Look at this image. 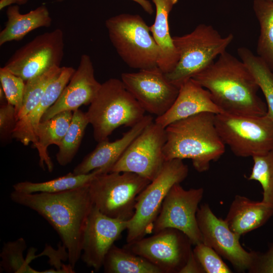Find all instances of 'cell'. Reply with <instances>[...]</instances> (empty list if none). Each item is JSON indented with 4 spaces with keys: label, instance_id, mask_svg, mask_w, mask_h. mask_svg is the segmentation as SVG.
Instances as JSON below:
<instances>
[{
    "label": "cell",
    "instance_id": "6da1fadb",
    "mask_svg": "<svg viewBox=\"0 0 273 273\" xmlns=\"http://www.w3.org/2000/svg\"><path fill=\"white\" fill-rule=\"evenodd\" d=\"M88 186L54 193L27 194L16 191L10 195L15 203L43 217L59 236L74 269L81 258L83 231L94 206Z\"/></svg>",
    "mask_w": 273,
    "mask_h": 273
},
{
    "label": "cell",
    "instance_id": "7a4b0ae2",
    "mask_svg": "<svg viewBox=\"0 0 273 273\" xmlns=\"http://www.w3.org/2000/svg\"><path fill=\"white\" fill-rule=\"evenodd\" d=\"M192 79L208 90L223 113L249 116L267 113L251 72L241 59L226 51Z\"/></svg>",
    "mask_w": 273,
    "mask_h": 273
},
{
    "label": "cell",
    "instance_id": "3957f363",
    "mask_svg": "<svg viewBox=\"0 0 273 273\" xmlns=\"http://www.w3.org/2000/svg\"><path fill=\"white\" fill-rule=\"evenodd\" d=\"M215 115L200 113L166 126L165 160L190 159L197 171L208 170L210 162L218 160L225 149L215 126Z\"/></svg>",
    "mask_w": 273,
    "mask_h": 273
},
{
    "label": "cell",
    "instance_id": "277c9868",
    "mask_svg": "<svg viewBox=\"0 0 273 273\" xmlns=\"http://www.w3.org/2000/svg\"><path fill=\"white\" fill-rule=\"evenodd\" d=\"M145 112L121 80L110 78L101 84L85 114L93 126L95 140L100 142L120 126H133L144 118Z\"/></svg>",
    "mask_w": 273,
    "mask_h": 273
},
{
    "label": "cell",
    "instance_id": "5b68a950",
    "mask_svg": "<svg viewBox=\"0 0 273 273\" xmlns=\"http://www.w3.org/2000/svg\"><path fill=\"white\" fill-rule=\"evenodd\" d=\"M172 39L179 59L173 70L165 75L179 88L226 51L234 35L230 33L222 37L211 25L200 24L191 33Z\"/></svg>",
    "mask_w": 273,
    "mask_h": 273
},
{
    "label": "cell",
    "instance_id": "8992f818",
    "mask_svg": "<svg viewBox=\"0 0 273 273\" xmlns=\"http://www.w3.org/2000/svg\"><path fill=\"white\" fill-rule=\"evenodd\" d=\"M109 39L122 60L139 70L158 66L160 49L139 15L121 14L105 22Z\"/></svg>",
    "mask_w": 273,
    "mask_h": 273
},
{
    "label": "cell",
    "instance_id": "52a82bcc",
    "mask_svg": "<svg viewBox=\"0 0 273 273\" xmlns=\"http://www.w3.org/2000/svg\"><path fill=\"white\" fill-rule=\"evenodd\" d=\"M188 166L183 160L173 159L165 162L158 175L136 198L133 216L127 221L126 243L141 239L153 233L154 222L170 189L187 177Z\"/></svg>",
    "mask_w": 273,
    "mask_h": 273
},
{
    "label": "cell",
    "instance_id": "ba28073f",
    "mask_svg": "<svg viewBox=\"0 0 273 273\" xmlns=\"http://www.w3.org/2000/svg\"><path fill=\"white\" fill-rule=\"evenodd\" d=\"M217 131L224 145L237 156L254 157L273 150V120L263 116L215 115Z\"/></svg>",
    "mask_w": 273,
    "mask_h": 273
},
{
    "label": "cell",
    "instance_id": "9c48e42d",
    "mask_svg": "<svg viewBox=\"0 0 273 273\" xmlns=\"http://www.w3.org/2000/svg\"><path fill=\"white\" fill-rule=\"evenodd\" d=\"M130 172H109L97 176L88 186L94 206L113 218L128 221L135 211L136 198L151 182Z\"/></svg>",
    "mask_w": 273,
    "mask_h": 273
},
{
    "label": "cell",
    "instance_id": "30bf717a",
    "mask_svg": "<svg viewBox=\"0 0 273 273\" xmlns=\"http://www.w3.org/2000/svg\"><path fill=\"white\" fill-rule=\"evenodd\" d=\"M192 245L182 232L166 228L149 237L126 243L123 247L146 259L162 273H180L193 251Z\"/></svg>",
    "mask_w": 273,
    "mask_h": 273
},
{
    "label": "cell",
    "instance_id": "8fae6325",
    "mask_svg": "<svg viewBox=\"0 0 273 273\" xmlns=\"http://www.w3.org/2000/svg\"><path fill=\"white\" fill-rule=\"evenodd\" d=\"M60 28L38 35L15 51L4 66L25 82L54 67H60L64 54Z\"/></svg>",
    "mask_w": 273,
    "mask_h": 273
},
{
    "label": "cell",
    "instance_id": "7c38bea8",
    "mask_svg": "<svg viewBox=\"0 0 273 273\" xmlns=\"http://www.w3.org/2000/svg\"><path fill=\"white\" fill-rule=\"evenodd\" d=\"M166 141L165 128L152 122L131 143L110 172H130L153 180L166 161Z\"/></svg>",
    "mask_w": 273,
    "mask_h": 273
},
{
    "label": "cell",
    "instance_id": "4fadbf2b",
    "mask_svg": "<svg viewBox=\"0 0 273 273\" xmlns=\"http://www.w3.org/2000/svg\"><path fill=\"white\" fill-rule=\"evenodd\" d=\"M203 194L202 188L186 190L180 184L173 185L163 202L153 225V234L173 228L185 234L193 245L202 243L196 214Z\"/></svg>",
    "mask_w": 273,
    "mask_h": 273
},
{
    "label": "cell",
    "instance_id": "5bb4252c",
    "mask_svg": "<svg viewBox=\"0 0 273 273\" xmlns=\"http://www.w3.org/2000/svg\"><path fill=\"white\" fill-rule=\"evenodd\" d=\"M196 218L203 243L228 260L238 271L250 269L258 252L244 249L240 236L231 230L224 219L217 217L207 203L199 207Z\"/></svg>",
    "mask_w": 273,
    "mask_h": 273
},
{
    "label": "cell",
    "instance_id": "9a60e30c",
    "mask_svg": "<svg viewBox=\"0 0 273 273\" xmlns=\"http://www.w3.org/2000/svg\"><path fill=\"white\" fill-rule=\"evenodd\" d=\"M121 80L145 111L157 117L169 110L179 89L167 79L158 66L136 72L123 73Z\"/></svg>",
    "mask_w": 273,
    "mask_h": 273
},
{
    "label": "cell",
    "instance_id": "2e32d148",
    "mask_svg": "<svg viewBox=\"0 0 273 273\" xmlns=\"http://www.w3.org/2000/svg\"><path fill=\"white\" fill-rule=\"evenodd\" d=\"M126 220L113 218L93 206L83 231L81 258L88 267L99 270L105 257L122 233L126 230Z\"/></svg>",
    "mask_w": 273,
    "mask_h": 273
},
{
    "label": "cell",
    "instance_id": "e0dca14e",
    "mask_svg": "<svg viewBox=\"0 0 273 273\" xmlns=\"http://www.w3.org/2000/svg\"><path fill=\"white\" fill-rule=\"evenodd\" d=\"M101 84L95 77L90 57L83 54L79 65L56 102L43 115L46 120L66 111H74L82 105H90L96 97Z\"/></svg>",
    "mask_w": 273,
    "mask_h": 273
},
{
    "label": "cell",
    "instance_id": "ac0fdd59",
    "mask_svg": "<svg viewBox=\"0 0 273 273\" xmlns=\"http://www.w3.org/2000/svg\"><path fill=\"white\" fill-rule=\"evenodd\" d=\"M203 112L223 113L214 102L210 93L193 79L184 83L169 110L157 117L155 122L165 128L177 120Z\"/></svg>",
    "mask_w": 273,
    "mask_h": 273
},
{
    "label": "cell",
    "instance_id": "d6986e66",
    "mask_svg": "<svg viewBox=\"0 0 273 273\" xmlns=\"http://www.w3.org/2000/svg\"><path fill=\"white\" fill-rule=\"evenodd\" d=\"M151 115H145L137 124L113 142L108 139L98 142L95 149L86 156L73 169L75 174L88 173L96 169L103 168L110 172L112 166L122 156L134 139L153 121Z\"/></svg>",
    "mask_w": 273,
    "mask_h": 273
},
{
    "label": "cell",
    "instance_id": "ffe728a7",
    "mask_svg": "<svg viewBox=\"0 0 273 273\" xmlns=\"http://www.w3.org/2000/svg\"><path fill=\"white\" fill-rule=\"evenodd\" d=\"M75 69L72 67H62L60 73L48 85L37 106L27 115L17 121L12 138L28 145L36 143L35 129L47 110L60 96L69 82Z\"/></svg>",
    "mask_w": 273,
    "mask_h": 273
},
{
    "label": "cell",
    "instance_id": "44dd1931",
    "mask_svg": "<svg viewBox=\"0 0 273 273\" xmlns=\"http://www.w3.org/2000/svg\"><path fill=\"white\" fill-rule=\"evenodd\" d=\"M272 215V207L237 195L224 220L231 230L241 236L262 226Z\"/></svg>",
    "mask_w": 273,
    "mask_h": 273
},
{
    "label": "cell",
    "instance_id": "7402d4cb",
    "mask_svg": "<svg viewBox=\"0 0 273 273\" xmlns=\"http://www.w3.org/2000/svg\"><path fill=\"white\" fill-rule=\"evenodd\" d=\"M156 7L154 23L149 29L160 49L158 66L164 73L173 70L179 56L169 31L168 16L178 0H152Z\"/></svg>",
    "mask_w": 273,
    "mask_h": 273
},
{
    "label": "cell",
    "instance_id": "603a6c76",
    "mask_svg": "<svg viewBox=\"0 0 273 273\" xmlns=\"http://www.w3.org/2000/svg\"><path fill=\"white\" fill-rule=\"evenodd\" d=\"M7 21L0 32V46L22 40L30 32L40 27H49L52 22L49 10L41 5L26 14H21L18 5L9 6L6 11Z\"/></svg>",
    "mask_w": 273,
    "mask_h": 273
},
{
    "label": "cell",
    "instance_id": "cb8c5ba5",
    "mask_svg": "<svg viewBox=\"0 0 273 273\" xmlns=\"http://www.w3.org/2000/svg\"><path fill=\"white\" fill-rule=\"evenodd\" d=\"M73 111L60 112L49 119L40 121L35 129L36 143L33 145L39 157V165L52 172L53 163L49 155L48 148L51 145L58 146L66 134L71 123Z\"/></svg>",
    "mask_w": 273,
    "mask_h": 273
},
{
    "label": "cell",
    "instance_id": "d4e9b609",
    "mask_svg": "<svg viewBox=\"0 0 273 273\" xmlns=\"http://www.w3.org/2000/svg\"><path fill=\"white\" fill-rule=\"evenodd\" d=\"M106 172H108L103 168L97 169L83 174L70 172L65 175L43 182H19L13 185V187L16 191L27 194L59 193L88 186L97 176Z\"/></svg>",
    "mask_w": 273,
    "mask_h": 273
},
{
    "label": "cell",
    "instance_id": "484cf974",
    "mask_svg": "<svg viewBox=\"0 0 273 273\" xmlns=\"http://www.w3.org/2000/svg\"><path fill=\"white\" fill-rule=\"evenodd\" d=\"M103 267L106 273H162L146 259L114 244L107 252Z\"/></svg>",
    "mask_w": 273,
    "mask_h": 273
},
{
    "label": "cell",
    "instance_id": "4316f807",
    "mask_svg": "<svg viewBox=\"0 0 273 273\" xmlns=\"http://www.w3.org/2000/svg\"><path fill=\"white\" fill-rule=\"evenodd\" d=\"M253 8L260 30L257 54L273 71V1L254 0Z\"/></svg>",
    "mask_w": 273,
    "mask_h": 273
},
{
    "label": "cell",
    "instance_id": "83f0119b",
    "mask_svg": "<svg viewBox=\"0 0 273 273\" xmlns=\"http://www.w3.org/2000/svg\"><path fill=\"white\" fill-rule=\"evenodd\" d=\"M237 52L263 94L266 102V114L273 120V71L249 49L242 47L238 49Z\"/></svg>",
    "mask_w": 273,
    "mask_h": 273
},
{
    "label": "cell",
    "instance_id": "f1b7e54d",
    "mask_svg": "<svg viewBox=\"0 0 273 273\" xmlns=\"http://www.w3.org/2000/svg\"><path fill=\"white\" fill-rule=\"evenodd\" d=\"M88 124L85 113L79 109L73 111L69 128L58 146L59 150L56 154V159L61 166L68 165L73 159Z\"/></svg>",
    "mask_w": 273,
    "mask_h": 273
},
{
    "label": "cell",
    "instance_id": "f546056e",
    "mask_svg": "<svg viewBox=\"0 0 273 273\" xmlns=\"http://www.w3.org/2000/svg\"><path fill=\"white\" fill-rule=\"evenodd\" d=\"M62 67H54L25 82L21 109L17 121L27 115L38 104L49 83L60 73Z\"/></svg>",
    "mask_w": 273,
    "mask_h": 273
},
{
    "label": "cell",
    "instance_id": "4dcf8cb0",
    "mask_svg": "<svg viewBox=\"0 0 273 273\" xmlns=\"http://www.w3.org/2000/svg\"><path fill=\"white\" fill-rule=\"evenodd\" d=\"M27 247L25 240L20 238L15 241L4 244L0 256L1 267L8 272H41L31 268L28 263L35 258L32 250L25 260L23 254Z\"/></svg>",
    "mask_w": 273,
    "mask_h": 273
},
{
    "label": "cell",
    "instance_id": "1f68e13d",
    "mask_svg": "<svg viewBox=\"0 0 273 273\" xmlns=\"http://www.w3.org/2000/svg\"><path fill=\"white\" fill-rule=\"evenodd\" d=\"M252 158L253 165L248 179L258 181L261 184L262 201L273 207V150Z\"/></svg>",
    "mask_w": 273,
    "mask_h": 273
},
{
    "label": "cell",
    "instance_id": "d6a6232c",
    "mask_svg": "<svg viewBox=\"0 0 273 273\" xmlns=\"http://www.w3.org/2000/svg\"><path fill=\"white\" fill-rule=\"evenodd\" d=\"M0 81L7 101L14 107L17 115L22 106L26 82L5 67L0 68Z\"/></svg>",
    "mask_w": 273,
    "mask_h": 273
},
{
    "label": "cell",
    "instance_id": "836d02e7",
    "mask_svg": "<svg viewBox=\"0 0 273 273\" xmlns=\"http://www.w3.org/2000/svg\"><path fill=\"white\" fill-rule=\"evenodd\" d=\"M193 251L204 272H232L220 255L213 249L203 242L196 245Z\"/></svg>",
    "mask_w": 273,
    "mask_h": 273
},
{
    "label": "cell",
    "instance_id": "e575fe53",
    "mask_svg": "<svg viewBox=\"0 0 273 273\" xmlns=\"http://www.w3.org/2000/svg\"><path fill=\"white\" fill-rule=\"evenodd\" d=\"M16 110L13 106L8 102L1 104L0 108V133L1 139L12 136L16 126Z\"/></svg>",
    "mask_w": 273,
    "mask_h": 273
},
{
    "label": "cell",
    "instance_id": "d590c367",
    "mask_svg": "<svg viewBox=\"0 0 273 273\" xmlns=\"http://www.w3.org/2000/svg\"><path fill=\"white\" fill-rule=\"evenodd\" d=\"M248 271L251 273H273V243L266 252H258L254 263Z\"/></svg>",
    "mask_w": 273,
    "mask_h": 273
},
{
    "label": "cell",
    "instance_id": "8d00e7d4",
    "mask_svg": "<svg viewBox=\"0 0 273 273\" xmlns=\"http://www.w3.org/2000/svg\"><path fill=\"white\" fill-rule=\"evenodd\" d=\"M201 273L204 272L200 263L196 258L192 251L187 263L181 269L180 273Z\"/></svg>",
    "mask_w": 273,
    "mask_h": 273
},
{
    "label": "cell",
    "instance_id": "74e56055",
    "mask_svg": "<svg viewBox=\"0 0 273 273\" xmlns=\"http://www.w3.org/2000/svg\"><path fill=\"white\" fill-rule=\"evenodd\" d=\"M59 1H63L64 0H58ZM139 4L144 9V10L150 15H151L154 12V10L152 4L150 1L148 0H131Z\"/></svg>",
    "mask_w": 273,
    "mask_h": 273
},
{
    "label": "cell",
    "instance_id": "f35d334b",
    "mask_svg": "<svg viewBox=\"0 0 273 273\" xmlns=\"http://www.w3.org/2000/svg\"><path fill=\"white\" fill-rule=\"evenodd\" d=\"M15 3H17V0H0V9L2 10Z\"/></svg>",
    "mask_w": 273,
    "mask_h": 273
},
{
    "label": "cell",
    "instance_id": "ab89813d",
    "mask_svg": "<svg viewBox=\"0 0 273 273\" xmlns=\"http://www.w3.org/2000/svg\"><path fill=\"white\" fill-rule=\"evenodd\" d=\"M29 0H17V4L20 5H23L26 4Z\"/></svg>",
    "mask_w": 273,
    "mask_h": 273
},
{
    "label": "cell",
    "instance_id": "60d3db41",
    "mask_svg": "<svg viewBox=\"0 0 273 273\" xmlns=\"http://www.w3.org/2000/svg\"><path fill=\"white\" fill-rule=\"evenodd\" d=\"M272 1H273V0H272Z\"/></svg>",
    "mask_w": 273,
    "mask_h": 273
}]
</instances>
